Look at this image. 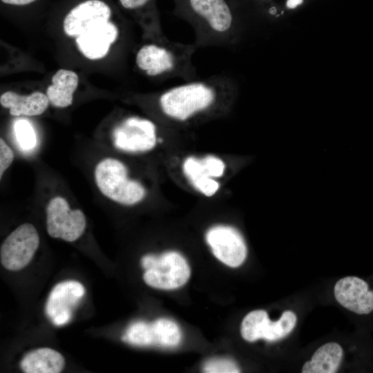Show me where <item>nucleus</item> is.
Masks as SVG:
<instances>
[{
  "label": "nucleus",
  "instance_id": "f257e3e1",
  "mask_svg": "<svg viewBox=\"0 0 373 373\" xmlns=\"http://www.w3.org/2000/svg\"><path fill=\"white\" fill-rule=\"evenodd\" d=\"M238 93L236 80L222 73L164 90L156 94L155 103L167 126L186 128L225 115Z\"/></svg>",
  "mask_w": 373,
  "mask_h": 373
},
{
  "label": "nucleus",
  "instance_id": "f03ea898",
  "mask_svg": "<svg viewBox=\"0 0 373 373\" xmlns=\"http://www.w3.org/2000/svg\"><path fill=\"white\" fill-rule=\"evenodd\" d=\"M198 48L166 36L153 38L140 46L135 54L137 68L146 76L161 79L180 78L186 82L200 78L192 59Z\"/></svg>",
  "mask_w": 373,
  "mask_h": 373
},
{
  "label": "nucleus",
  "instance_id": "7ed1b4c3",
  "mask_svg": "<svg viewBox=\"0 0 373 373\" xmlns=\"http://www.w3.org/2000/svg\"><path fill=\"white\" fill-rule=\"evenodd\" d=\"M189 20L199 48L226 47L235 44L238 30L229 6L224 0H188Z\"/></svg>",
  "mask_w": 373,
  "mask_h": 373
},
{
  "label": "nucleus",
  "instance_id": "20e7f679",
  "mask_svg": "<svg viewBox=\"0 0 373 373\" xmlns=\"http://www.w3.org/2000/svg\"><path fill=\"white\" fill-rule=\"evenodd\" d=\"M96 185L109 200L125 206L135 205L145 198V186L129 177L126 165L113 157H106L96 165L94 171Z\"/></svg>",
  "mask_w": 373,
  "mask_h": 373
},
{
  "label": "nucleus",
  "instance_id": "39448f33",
  "mask_svg": "<svg viewBox=\"0 0 373 373\" xmlns=\"http://www.w3.org/2000/svg\"><path fill=\"white\" fill-rule=\"evenodd\" d=\"M161 130L158 124L151 119L127 116L114 127L113 144L116 149L126 153H146L163 142Z\"/></svg>",
  "mask_w": 373,
  "mask_h": 373
},
{
  "label": "nucleus",
  "instance_id": "423d86ee",
  "mask_svg": "<svg viewBox=\"0 0 373 373\" xmlns=\"http://www.w3.org/2000/svg\"><path fill=\"white\" fill-rule=\"evenodd\" d=\"M145 269L143 279L149 286L161 289H174L184 285L190 276V268L184 256L169 251L160 255L147 254L141 259Z\"/></svg>",
  "mask_w": 373,
  "mask_h": 373
},
{
  "label": "nucleus",
  "instance_id": "0eeeda50",
  "mask_svg": "<svg viewBox=\"0 0 373 373\" xmlns=\"http://www.w3.org/2000/svg\"><path fill=\"white\" fill-rule=\"evenodd\" d=\"M181 169L193 189L211 198L220 191V181L227 172V165L223 159L213 154L191 155L184 158Z\"/></svg>",
  "mask_w": 373,
  "mask_h": 373
},
{
  "label": "nucleus",
  "instance_id": "6e6552de",
  "mask_svg": "<svg viewBox=\"0 0 373 373\" xmlns=\"http://www.w3.org/2000/svg\"><path fill=\"white\" fill-rule=\"evenodd\" d=\"M46 211V229L50 237L73 242L84 233L86 227L84 213L80 209H71L64 198H51Z\"/></svg>",
  "mask_w": 373,
  "mask_h": 373
},
{
  "label": "nucleus",
  "instance_id": "1a4fd4ad",
  "mask_svg": "<svg viewBox=\"0 0 373 373\" xmlns=\"http://www.w3.org/2000/svg\"><path fill=\"white\" fill-rule=\"evenodd\" d=\"M39 245V236L30 223L17 227L4 240L0 249L2 266L10 271L23 269L31 261Z\"/></svg>",
  "mask_w": 373,
  "mask_h": 373
},
{
  "label": "nucleus",
  "instance_id": "9d476101",
  "mask_svg": "<svg viewBox=\"0 0 373 373\" xmlns=\"http://www.w3.org/2000/svg\"><path fill=\"white\" fill-rule=\"evenodd\" d=\"M296 321V315L290 310L285 311L276 321L269 320L265 310H254L243 318L240 333L248 342H254L260 338L276 341L291 332Z\"/></svg>",
  "mask_w": 373,
  "mask_h": 373
},
{
  "label": "nucleus",
  "instance_id": "9b49d317",
  "mask_svg": "<svg viewBox=\"0 0 373 373\" xmlns=\"http://www.w3.org/2000/svg\"><path fill=\"white\" fill-rule=\"evenodd\" d=\"M205 240L214 256L227 266L237 267L246 259V242L240 231L234 227L214 225L207 231Z\"/></svg>",
  "mask_w": 373,
  "mask_h": 373
},
{
  "label": "nucleus",
  "instance_id": "f8f14e48",
  "mask_svg": "<svg viewBox=\"0 0 373 373\" xmlns=\"http://www.w3.org/2000/svg\"><path fill=\"white\" fill-rule=\"evenodd\" d=\"M338 303L356 314H368L373 311V290L368 283L357 276H345L338 280L334 288Z\"/></svg>",
  "mask_w": 373,
  "mask_h": 373
},
{
  "label": "nucleus",
  "instance_id": "ddd939ff",
  "mask_svg": "<svg viewBox=\"0 0 373 373\" xmlns=\"http://www.w3.org/2000/svg\"><path fill=\"white\" fill-rule=\"evenodd\" d=\"M110 7L100 0H88L73 8L65 17L63 28L69 37H77L93 26L109 21Z\"/></svg>",
  "mask_w": 373,
  "mask_h": 373
},
{
  "label": "nucleus",
  "instance_id": "4468645a",
  "mask_svg": "<svg viewBox=\"0 0 373 373\" xmlns=\"http://www.w3.org/2000/svg\"><path fill=\"white\" fill-rule=\"evenodd\" d=\"M119 36L117 27L107 21L99 23L76 37L79 51L88 59L95 60L105 57Z\"/></svg>",
  "mask_w": 373,
  "mask_h": 373
},
{
  "label": "nucleus",
  "instance_id": "2eb2a0df",
  "mask_svg": "<svg viewBox=\"0 0 373 373\" xmlns=\"http://www.w3.org/2000/svg\"><path fill=\"white\" fill-rule=\"evenodd\" d=\"M181 338L179 326L167 318H159L151 323L142 321L140 326V341L142 347H174L180 343Z\"/></svg>",
  "mask_w": 373,
  "mask_h": 373
},
{
  "label": "nucleus",
  "instance_id": "dca6fc26",
  "mask_svg": "<svg viewBox=\"0 0 373 373\" xmlns=\"http://www.w3.org/2000/svg\"><path fill=\"white\" fill-rule=\"evenodd\" d=\"M84 293V286L77 281L58 283L52 289L46 305L48 317L52 320L61 313L72 314V309L78 305Z\"/></svg>",
  "mask_w": 373,
  "mask_h": 373
},
{
  "label": "nucleus",
  "instance_id": "f3484780",
  "mask_svg": "<svg viewBox=\"0 0 373 373\" xmlns=\"http://www.w3.org/2000/svg\"><path fill=\"white\" fill-rule=\"evenodd\" d=\"M49 102L47 95L38 91L26 95L6 91L0 97L1 105L9 109L13 116L39 115L47 109Z\"/></svg>",
  "mask_w": 373,
  "mask_h": 373
},
{
  "label": "nucleus",
  "instance_id": "a211bd4d",
  "mask_svg": "<svg viewBox=\"0 0 373 373\" xmlns=\"http://www.w3.org/2000/svg\"><path fill=\"white\" fill-rule=\"evenodd\" d=\"M65 359L57 351L49 347L28 352L20 362L26 373H59L64 368Z\"/></svg>",
  "mask_w": 373,
  "mask_h": 373
},
{
  "label": "nucleus",
  "instance_id": "6ab92c4d",
  "mask_svg": "<svg viewBox=\"0 0 373 373\" xmlns=\"http://www.w3.org/2000/svg\"><path fill=\"white\" fill-rule=\"evenodd\" d=\"M343 350L336 342H329L319 347L309 361L301 369L303 373H334L343 360Z\"/></svg>",
  "mask_w": 373,
  "mask_h": 373
},
{
  "label": "nucleus",
  "instance_id": "aec40b11",
  "mask_svg": "<svg viewBox=\"0 0 373 373\" xmlns=\"http://www.w3.org/2000/svg\"><path fill=\"white\" fill-rule=\"evenodd\" d=\"M79 82L78 75L66 69L58 70L46 90L49 102L55 107L66 108L72 104L73 93Z\"/></svg>",
  "mask_w": 373,
  "mask_h": 373
},
{
  "label": "nucleus",
  "instance_id": "412c9836",
  "mask_svg": "<svg viewBox=\"0 0 373 373\" xmlns=\"http://www.w3.org/2000/svg\"><path fill=\"white\" fill-rule=\"evenodd\" d=\"M14 134L19 148L26 152L37 145V135L32 124L26 119L17 120L13 126Z\"/></svg>",
  "mask_w": 373,
  "mask_h": 373
},
{
  "label": "nucleus",
  "instance_id": "4be33fe9",
  "mask_svg": "<svg viewBox=\"0 0 373 373\" xmlns=\"http://www.w3.org/2000/svg\"><path fill=\"white\" fill-rule=\"evenodd\" d=\"M203 372L207 373H238L240 370L236 363L227 358H213L203 365Z\"/></svg>",
  "mask_w": 373,
  "mask_h": 373
},
{
  "label": "nucleus",
  "instance_id": "5701e85b",
  "mask_svg": "<svg viewBox=\"0 0 373 373\" xmlns=\"http://www.w3.org/2000/svg\"><path fill=\"white\" fill-rule=\"evenodd\" d=\"M14 160V153L6 141L0 139V178Z\"/></svg>",
  "mask_w": 373,
  "mask_h": 373
},
{
  "label": "nucleus",
  "instance_id": "b1692460",
  "mask_svg": "<svg viewBox=\"0 0 373 373\" xmlns=\"http://www.w3.org/2000/svg\"><path fill=\"white\" fill-rule=\"evenodd\" d=\"M150 0H119L122 6L126 9L134 10L146 5Z\"/></svg>",
  "mask_w": 373,
  "mask_h": 373
},
{
  "label": "nucleus",
  "instance_id": "393cba45",
  "mask_svg": "<svg viewBox=\"0 0 373 373\" xmlns=\"http://www.w3.org/2000/svg\"><path fill=\"white\" fill-rule=\"evenodd\" d=\"M36 0H1L2 2L16 6H23L29 4Z\"/></svg>",
  "mask_w": 373,
  "mask_h": 373
},
{
  "label": "nucleus",
  "instance_id": "a878e982",
  "mask_svg": "<svg viewBox=\"0 0 373 373\" xmlns=\"http://www.w3.org/2000/svg\"><path fill=\"white\" fill-rule=\"evenodd\" d=\"M303 0H287V6L288 8H295L298 6L300 5L303 3Z\"/></svg>",
  "mask_w": 373,
  "mask_h": 373
}]
</instances>
